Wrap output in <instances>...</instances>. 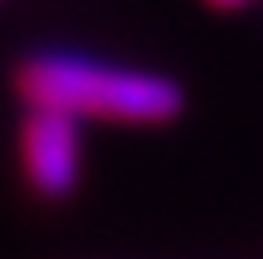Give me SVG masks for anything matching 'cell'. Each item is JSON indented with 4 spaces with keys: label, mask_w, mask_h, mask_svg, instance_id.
I'll return each instance as SVG.
<instances>
[{
    "label": "cell",
    "mask_w": 263,
    "mask_h": 259,
    "mask_svg": "<svg viewBox=\"0 0 263 259\" xmlns=\"http://www.w3.org/2000/svg\"><path fill=\"white\" fill-rule=\"evenodd\" d=\"M12 88L24 108H56L76 120H116V124H164L180 116V88L136 68L104 64L76 52H32L12 72Z\"/></svg>",
    "instance_id": "6da1fadb"
},
{
    "label": "cell",
    "mask_w": 263,
    "mask_h": 259,
    "mask_svg": "<svg viewBox=\"0 0 263 259\" xmlns=\"http://www.w3.org/2000/svg\"><path fill=\"white\" fill-rule=\"evenodd\" d=\"M80 120L56 108H28L20 124L24 179L44 199H64L80 183Z\"/></svg>",
    "instance_id": "7a4b0ae2"
},
{
    "label": "cell",
    "mask_w": 263,
    "mask_h": 259,
    "mask_svg": "<svg viewBox=\"0 0 263 259\" xmlns=\"http://www.w3.org/2000/svg\"><path fill=\"white\" fill-rule=\"evenodd\" d=\"M215 8H239V4H243V0H212Z\"/></svg>",
    "instance_id": "3957f363"
}]
</instances>
